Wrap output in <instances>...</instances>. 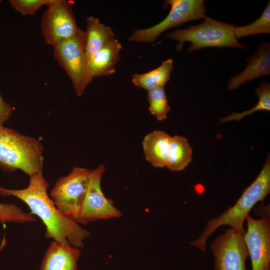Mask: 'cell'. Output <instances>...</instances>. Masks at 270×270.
Masks as SVG:
<instances>
[{"mask_svg":"<svg viewBox=\"0 0 270 270\" xmlns=\"http://www.w3.org/2000/svg\"><path fill=\"white\" fill-rule=\"evenodd\" d=\"M80 248L51 242L42 258L40 270H77Z\"/></svg>","mask_w":270,"mask_h":270,"instance_id":"4fadbf2b","label":"cell"},{"mask_svg":"<svg viewBox=\"0 0 270 270\" xmlns=\"http://www.w3.org/2000/svg\"><path fill=\"white\" fill-rule=\"evenodd\" d=\"M247 230L244 235L252 270H270V216L262 215L255 219L249 214L246 218Z\"/></svg>","mask_w":270,"mask_h":270,"instance_id":"8fae6325","label":"cell"},{"mask_svg":"<svg viewBox=\"0 0 270 270\" xmlns=\"http://www.w3.org/2000/svg\"><path fill=\"white\" fill-rule=\"evenodd\" d=\"M85 40V31L80 28L74 36L53 46L54 58L69 76L78 97L86 88Z\"/></svg>","mask_w":270,"mask_h":270,"instance_id":"52a82bcc","label":"cell"},{"mask_svg":"<svg viewBox=\"0 0 270 270\" xmlns=\"http://www.w3.org/2000/svg\"><path fill=\"white\" fill-rule=\"evenodd\" d=\"M246 62L248 64L244 70L230 78L228 90H233L246 82L270 74V42H259L257 51Z\"/></svg>","mask_w":270,"mask_h":270,"instance_id":"7c38bea8","label":"cell"},{"mask_svg":"<svg viewBox=\"0 0 270 270\" xmlns=\"http://www.w3.org/2000/svg\"><path fill=\"white\" fill-rule=\"evenodd\" d=\"M270 192V157L265 161L254 180L247 187L236 202L218 216L210 220L199 238L190 244L202 252L206 250V242L219 226L228 225L236 232L244 234V222L250 211L260 202H263Z\"/></svg>","mask_w":270,"mask_h":270,"instance_id":"7a4b0ae2","label":"cell"},{"mask_svg":"<svg viewBox=\"0 0 270 270\" xmlns=\"http://www.w3.org/2000/svg\"><path fill=\"white\" fill-rule=\"evenodd\" d=\"M234 33L238 40L242 37L252 34H270V2L264 10L260 16L252 23L240 26H234Z\"/></svg>","mask_w":270,"mask_h":270,"instance_id":"ffe728a7","label":"cell"},{"mask_svg":"<svg viewBox=\"0 0 270 270\" xmlns=\"http://www.w3.org/2000/svg\"><path fill=\"white\" fill-rule=\"evenodd\" d=\"M37 220L31 212H24L15 203L0 202V222L26 223Z\"/></svg>","mask_w":270,"mask_h":270,"instance_id":"7402d4cb","label":"cell"},{"mask_svg":"<svg viewBox=\"0 0 270 270\" xmlns=\"http://www.w3.org/2000/svg\"><path fill=\"white\" fill-rule=\"evenodd\" d=\"M72 4L70 0H55L43 12L40 28L46 44L53 46L78 32Z\"/></svg>","mask_w":270,"mask_h":270,"instance_id":"9c48e42d","label":"cell"},{"mask_svg":"<svg viewBox=\"0 0 270 270\" xmlns=\"http://www.w3.org/2000/svg\"><path fill=\"white\" fill-rule=\"evenodd\" d=\"M90 172L85 168L74 167L68 175L57 180L50 192L56 208L75 220L88 190Z\"/></svg>","mask_w":270,"mask_h":270,"instance_id":"8992f818","label":"cell"},{"mask_svg":"<svg viewBox=\"0 0 270 270\" xmlns=\"http://www.w3.org/2000/svg\"><path fill=\"white\" fill-rule=\"evenodd\" d=\"M1 2H2V0H0V4H1Z\"/></svg>","mask_w":270,"mask_h":270,"instance_id":"d4e9b609","label":"cell"},{"mask_svg":"<svg viewBox=\"0 0 270 270\" xmlns=\"http://www.w3.org/2000/svg\"><path fill=\"white\" fill-rule=\"evenodd\" d=\"M44 147L38 139L0 125V167L20 170L31 177L42 173Z\"/></svg>","mask_w":270,"mask_h":270,"instance_id":"3957f363","label":"cell"},{"mask_svg":"<svg viewBox=\"0 0 270 270\" xmlns=\"http://www.w3.org/2000/svg\"><path fill=\"white\" fill-rule=\"evenodd\" d=\"M162 6L164 8L170 6L168 16L154 26L134 30L129 37L130 42H153L162 33L169 28L206 16L203 0H166L164 1Z\"/></svg>","mask_w":270,"mask_h":270,"instance_id":"5b68a950","label":"cell"},{"mask_svg":"<svg viewBox=\"0 0 270 270\" xmlns=\"http://www.w3.org/2000/svg\"><path fill=\"white\" fill-rule=\"evenodd\" d=\"M192 153L186 138L178 135L172 136L166 167L173 172L184 170L190 162Z\"/></svg>","mask_w":270,"mask_h":270,"instance_id":"ac0fdd59","label":"cell"},{"mask_svg":"<svg viewBox=\"0 0 270 270\" xmlns=\"http://www.w3.org/2000/svg\"><path fill=\"white\" fill-rule=\"evenodd\" d=\"M173 63L172 59H167L155 69L143 74H134L132 81L135 86L144 89L147 92L164 86L170 79L173 70Z\"/></svg>","mask_w":270,"mask_h":270,"instance_id":"e0dca14e","label":"cell"},{"mask_svg":"<svg viewBox=\"0 0 270 270\" xmlns=\"http://www.w3.org/2000/svg\"><path fill=\"white\" fill-rule=\"evenodd\" d=\"M258 101L252 108L240 113L233 112L220 118V123L236 120L240 122L244 117L260 110L270 111V84L267 82H261L255 90Z\"/></svg>","mask_w":270,"mask_h":270,"instance_id":"d6986e66","label":"cell"},{"mask_svg":"<svg viewBox=\"0 0 270 270\" xmlns=\"http://www.w3.org/2000/svg\"><path fill=\"white\" fill-rule=\"evenodd\" d=\"M244 235L228 228L214 240L210 248L215 270H246V261L249 254Z\"/></svg>","mask_w":270,"mask_h":270,"instance_id":"30bf717a","label":"cell"},{"mask_svg":"<svg viewBox=\"0 0 270 270\" xmlns=\"http://www.w3.org/2000/svg\"><path fill=\"white\" fill-rule=\"evenodd\" d=\"M171 138L169 134L160 130H154L144 138L145 158L154 167H166Z\"/></svg>","mask_w":270,"mask_h":270,"instance_id":"2e32d148","label":"cell"},{"mask_svg":"<svg viewBox=\"0 0 270 270\" xmlns=\"http://www.w3.org/2000/svg\"><path fill=\"white\" fill-rule=\"evenodd\" d=\"M105 170L104 164H100L91 170L88 190L76 220L82 224L92 221L118 218L122 212L106 198L101 188V180Z\"/></svg>","mask_w":270,"mask_h":270,"instance_id":"ba28073f","label":"cell"},{"mask_svg":"<svg viewBox=\"0 0 270 270\" xmlns=\"http://www.w3.org/2000/svg\"><path fill=\"white\" fill-rule=\"evenodd\" d=\"M122 46L114 38L108 42L92 58L89 68L88 81L92 82L94 77L108 76L116 72Z\"/></svg>","mask_w":270,"mask_h":270,"instance_id":"9a60e30c","label":"cell"},{"mask_svg":"<svg viewBox=\"0 0 270 270\" xmlns=\"http://www.w3.org/2000/svg\"><path fill=\"white\" fill-rule=\"evenodd\" d=\"M55 0H10L12 7L18 12L24 16L33 15L43 6H47Z\"/></svg>","mask_w":270,"mask_h":270,"instance_id":"603a6c76","label":"cell"},{"mask_svg":"<svg viewBox=\"0 0 270 270\" xmlns=\"http://www.w3.org/2000/svg\"><path fill=\"white\" fill-rule=\"evenodd\" d=\"M48 182L42 172L31 177L23 189H10L0 186V196H12L24 202L31 213L38 216L46 227L45 236L62 244L83 248L90 232L74 219L62 212L48 193Z\"/></svg>","mask_w":270,"mask_h":270,"instance_id":"6da1fadb","label":"cell"},{"mask_svg":"<svg viewBox=\"0 0 270 270\" xmlns=\"http://www.w3.org/2000/svg\"><path fill=\"white\" fill-rule=\"evenodd\" d=\"M147 92L150 113L159 121L166 120L170 108L168 104L164 86L156 88Z\"/></svg>","mask_w":270,"mask_h":270,"instance_id":"44dd1931","label":"cell"},{"mask_svg":"<svg viewBox=\"0 0 270 270\" xmlns=\"http://www.w3.org/2000/svg\"><path fill=\"white\" fill-rule=\"evenodd\" d=\"M235 26L212 19L204 18L201 24L190 26L168 34L166 38L178 41L176 50H182L184 44L190 42V52L206 47H230L244 49L245 46L238 42L234 33Z\"/></svg>","mask_w":270,"mask_h":270,"instance_id":"277c9868","label":"cell"},{"mask_svg":"<svg viewBox=\"0 0 270 270\" xmlns=\"http://www.w3.org/2000/svg\"><path fill=\"white\" fill-rule=\"evenodd\" d=\"M86 71L85 84L87 87L89 84V68L92 58L108 42L115 38V34L110 28L101 23L98 18L93 16L86 18Z\"/></svg>","mask_w":270,"mask_h":270,"instance_id":"5bb4252c","label":"cell"},{"mask_svg":"<svg viewBox=\"0 0 270 270\" xmlns=\"http://www.w3.org/2000/svg\"><path fill=\"white\" fill-rule=\"evenodd\" d=\"M12 111V105L4 100L0 93V125H4L9 120Z\"/></svg>","mask_w":270,"mask_h":270,"instance_id":"cb8c5ba5","label":"cell"}]
</instances>
